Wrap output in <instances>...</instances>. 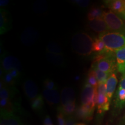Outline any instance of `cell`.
<instances>
[{"mask_svg":"<svg viewBox=\"0 0 125 125\" xmlns=\"http://www.w3.org/2000/svg\"><path fill=\"white\" fill-rule=\"evenodd\" d=\"M94 40L88 34L81 32L76 33L71 40L73 51L76 54L82 56H87L93 52Z\"/></svg>","mask_w":125,"mask_h":125,"instance_id":"cell-1","label":"cell"},{"mask_svg":"<svg viewBox=\"0 0 125 125\" xmlns=\"http://www.w3.org/2000/svg\"><path fill=\"white\" fill-rule=\"evenodd\" d=\"M92 64L101 71L108 74H113L117 70L115 53L103 52L101 53L96 54Z\"/></svg>","mask_w":125,"mask_h":125,"instance_id":"cell-2","label":"cell"},{"mask_svg":"<svg viewBox=\"0 0 125 125\" xmlns=\"http://www.w3.org/2000/svg\"><path fill=\"white\" fill-rule=\"evenodd\" d=\"M98 38L105 45L104 52H115L125 46V35L118 32H106L100 34Z\"/></svg>","mask_w":125,"mask_h":125,"instance_id":"cell-3","label":"cell"},{"mask_svg":"<svg viewBox=\"0 0 125 125\" xmlns=\"http://www.w3.org/2000/svg\"><path fill=\"white\" fill-rule=\"evenodd\" d=\"M97 96V121H100L105 112L109 109L111 103L108 99L106 92V83H98Z\"/></svg>","mask_w":125,"mask_h":125,"instance_id":"cell-4","label":"cell"},{"mask_svg":"<svg viewBox=\"0 0 125 125\" xmlns=\"http://www.w3.org/2000/svg\"><path fill=\"white\" fill-rule=\"evenodd\" d=\"M110 32H118L125 35V23L113 12L104 11L103 16Z\"/></svg>","mask_w":125,"mask_h":125,"instance_id":"cell-5","label":"cell"},{"mask_svg":"<svg viewBox=\"0 0 125 125\" xmlns=\"http://www.w3.org/2000/svg\"><path fill=\"white\" fill-rule=\"evenodd\" d=\"M124 108H125V76L121 77L118 87L114 96L112 115L114 116L118 115Z\"/></svg>","mask_w":125,"mask_h":125,"instance_id":"cell-6","label":"cell"},{"mask_svg":"<svg viewBox=\"0 0 125 125\" xmlns=\"http://www.w3.org/2000/svg\"><path fill=\"white\" fill-rule=\"evenodd\" d=\"M97 96V87H94L86 82L83 87L81 93V105H89L93 108H96Z\"/></svg>","mask_w":125,"mask_h":125,"instance_id":"cell-7","label":"cell"},{"mask_svg":"<svg viewBox=\"0 0 125 125\" xmlns=\"http://www.w3.org/2000/svg\"><path fill=\"white\" fill-rule=\"evenodd\" d=\"M17 69L21 71V65L17 57L4 53L1 56V76L2 74L9 73L12 70Z\"/></svg>","mask_w":125,"mask_h":125,"instance_id":"cell-8","label":"cell"},{"mask_svg":"<svg viewBox=\"0 0 125 125\" xmlns=\"http://www.w3.org/2000/svg\"><path fill=\"white\" fill-rule=\"evenodd\" d=\"M107 8L118 16L125 21V1L123 0H107L103 1Z\"/></svg>","mask_w":125,"mask_h":125,"instance_id":"cell-9","label":"cell"},{"mask_svg":"<svg viewBox=\"0 0 125 125\" xmlns=\"http://www.w3.org/2000/svg\"><path fill=\"white\" fill-rule=\"evenodd\" d=\"M0 111L10 112V113L22 114L23 109L20 104V100H0Z\"/></svg>","mask_w":125,"mask_h":125,"instance_id":"cell-10","label":"cell"},{"mask_svg":"<svg viewBox=\"0 0 125 125\" xmlns=\"http://www.w3.org/2000/svg\"><path fill=\"white\" fill-rule=\"evenodd\" d=\"M38 32L34 27H28L23 31L20 37L21 42L23 45L30 46L34 45L38 38Z\"/></svg>","mask_w":125,"mask_h":125,"instance_id":"cell-11","label":"cell"},{"mask_svg":"<svg viewBox=\"0 0 125 125\" xmlns=\"http://www.w3.org/2000/svg\"><path fill=\"white\" fill-rule=\"evenodd\" d=\"M12 16L9 11L4 8L0 9V34L2 35L12 29Z\"/></svg>","mask_w":125,"mask_h":125,"instance_id":"cell-12","label":"cell"},{"mask_svg":"<svg viewBox=\"0 0 125 125\" xmlns=\"http://www.w3.org/2000/svg\"><path fill=\"white\" fill-rule=\"evenodd\" d=\"M95 108L89 105H81L76 108L74 116L76 119L82 120L85 122H90L93 119Z\"/></svg>","mask_w":125,"mask_h":125,"instance_id":"cell-13","label":"cell"},{"mask_svg":"<svg viewBox=\"0 0 125 125\" xmlns=\"http://www.w3.org/2000/svg\"><path fill=\"white\" fill-rule=\"evenodd\" d=\"M0 100L5 99L9 100H19L17 96L18 91L16 86H9L6 85L2 81L0 83Z\"/></svg>","mask_w":125,"mask_h":125,"instance_id":"cell-14","label":"cell"},{"mask_svg":"<svg viewBox=\"0 0 125 125\" xmlns=\"http://www.w3.org/2000/svg\"><path fill=\"white\" fill-rule=\"evenodd\" d=\"M0 125H24L19 117L13 113L0 111Z\"/></svg>","mask_w":125,"mask_h":125,"instance_id":"cell-15","label":"cell"},{"mask_svg":"<svg viewBox=\"0 0 125 125\" xmlns=\"http://www.w3.org/2000/svg\"><path fill=\"white\" fill-rule=\"evenodd\" d=\"M23 92L25 96L30 102L38 96V88L34 81L27 79L23 85Z\"/></svg>","mask_w":125,"mask_h":125,"instance_id":"cell-16","label":"cell"},{"mask_svg":"<svg viewBox=\"0 0 125 125\" xmlns=\"http://www.w3.org/2000/svg\"><path fill=\"white\" fill-rule=\"evenodd\" d=\"M43 97L51 107H56L61 103V95L57 89H43Z\"/></svg>","mask_w":125,"mask_h":125,"instance_id":"cell-17","label":"cell"},{"mask_svg":"<svg viewBox=\"0 0 125 125\" xmlns=\"http://www.w3.org/2000/svg\"><path fill=\"white\" fill-rule=\"evenodd\" d=\"M118 80L117 78L116 73H114L111 75L108 78L106 82V92H107V96L109 103H111L112 97L114 92L115 91L117 83Z\"/></svg>","mask_w":125,"mask_h":125,"instance_id":"cell-18","label":"cell"},{"mask_svg":"<svg viewBox=\"0 0 125 125\" xmlns=\"http://www.w3.org/2000/svg\"><path fill=\"white\" fill-rule=\"evenodd\" d=\"M88 26L93 31L100 34L109 31L108 27L103 18L97 19L92 21H89Z\"/></svg>","mask_w":125,"mask_h":125,"instance_id":"cell-19","label":"cell"},{"mask_svg":"<svg viewBox=\"0 0 125 125\" xmlns=\"http://www.w3.org/2000/svg\"><path fill=\"white\" fill-rule=\"evenodd\" d=\"M60 105H65L68 103L75 102V93L71 87H65L61 92Z\"/></svg>","mask_w":125,"mask_h":125,"instance_id":"cell-20","label":"cell"},{"mask_svg":"<svg viewBox=\"0 0 125 125\" xmlns=\"http://www.w3.org/2000/svg\"><path fill=\"white\" fill-rule=\"evenodd\" d=\"M117 71L122 76H125V46L115 52Z\"/></svg>","mask_w":125,"mask_h":125,"instance_id":"cell-21","label":"cell"},{"mask_svg":"<svg viewBox=\"0 0 125 125\" xmlns=\"http://www.w3.org/2000/svg\"><path fill=\"white\" fill-rule=\"evenodd\" d=\"M46 58L50 63L56 67H64L65 65L64 58L61 54H53L46 52Z\"/></svg>","mask_w":125,"mask_h":125,"instance_id":"cell-22","label":"cell"},{"mask_svg":"<svg viewBox=\"0 0 125 125\" xmlns=\"http://www.w3.org/2000/svg\"><path fill=\"white\" fill-rule=\"evenodd\" d=\"M31 108L32 110L38 114H42L44 109V98L42 95L39 94L33 100L30 102Z\"/></svg>","mask_w":125,"mask_h":125,"instance_id":"cell-23","label":"cell"},{"mask_svg":"<svg viewBox=\"0 0 125 125\" xmlns=\"http://www.w3.org/2000/svg\"><path fill=\"white\" fill-rule=\"evenodd\" d=\"M76 109L75 102L68 103L65 105H59L57 107V111L62 112L66 118L74 115L76 111Z\"/></svg>","mask_w":125,"mask_h":125,"instance_id":"cell-24","label":"cell"},{"mask_svg":"<svg viewBox=\"0 0 125 125\" xmlns=\"http://www.w3.org/2000/svg\"><path fill=\"white\" fill-rule=\"evenodd\" d=\"M104 11L100 7H93L90 8L89 12L87 13V19L89 21L97 19L103 18Z\"/></svg>","mask_w":125,"mask_h":125,"instance_id":"cell-25","label":"cell"},{"mask_svg":"<svg viewBox=\"0 0 125 125\" xmlns=\"http://www.w3.org/2000/svg\"><path fill=\"white\" fill-rule=\"evenodd\" d=\"M48 4L43 0H38L35 1L34 4L33 10L35 13L41 15L44 14L48 10Z\"/></svg>","mask_w":125,"mask_h":125,"instance_id":"cell-26","label":"cell"},{"mask_svg":"<svg viewBox=\"0 0 125 125\" xmlns=\"http://www.w3.org/2000/svg\"><path fill=\"white\" fill-rule=\"evenodd\" d=\"M90 69L93 70V71L96 74V78L97 79V81L98 83H106L107 82L108 78L111 74H108V73H104L98 70L97 68L94 65L92 64L91 68Z\"/></svg>","mask_w":125,"mask_h":125,"instance_id":"cell-27","label":"cell"},{"mask_svg":"<svg viewBox=\"0 0 125 125\" xmlns=\"http://www.w3.org/2000/svg\"><path fill=\"white\" fill-rule=\"evenodd\" d=\"M105 50V45L100 39L97 38L94 40L92 51L96 54L103 53Z\"/></svg>","mask_w":125,"mask_h":125,"instance_id":"cell-28","label":"cell"},{"mask_svg":"<svg viewBox=\"0 0 125 125\" xmlns=\"http://www.w3.org/2000/svg\"><path fill=\"white\" fill-rule=\"evenodd\" d=\"M46 52L53 54L62 55V51L60 45L55 42H49L47 45Z\"/></svg>","mask_w":125,"mask_h":125,"instance_id":"cell-29","label":"cell"},{"mask_svg":"<svg viewBox=\"0 0 125 125\" xmlns=\"http://www.w3.org/2000/svg\"><path fill=\"white\" fill-rule=\"evenodd\" d=\"M2 78V80L1 81L5 84L6 85L9 86H15L16 84L17 83V82L15 81V79L13 78V76L11 75V74L9 73H5L2 76H1V78Z\"/></svg>","mask_w":125,"mask_h":125,"instance_id":"cell-30","label":"cell"},{"mask_svg":"<svg viewBox=\"0 0 125 125\" xmlns=\"http://www.w3.org/2000/svg\"><path fill=\"white\" fill-rule=\"evenodd\" d=\"M87 83H88L89 85L94 87H97L98 84L97 79L96 78L95 73L91 69H90L88 74H87Z\"/></svg>","mask_w":125,"mask_h":125,"instance_id":"cell-31","label":"cell"},{"mask_svg":"<svg viewBox=\"0 0 125 125\" xmlns=\"http://www.w3.org/2000/svg\"><path fill=\"white\" fill-rule=\"evenodd\" d=\"M43 86L45 89L47 90H54L57 89L55 82L49 78H46L43 81Z\"/></svg>","mask_w":125,"mask_h":125,"instance_id":"cell-32","label":"cell"},{"mask_svg":"<svg viewBox=\"0 0 125 125\" xmlns=\"http://www.w3.org/2000/svg\"><path fill=\"white\" fill-rule=\"evenodd\" d=\"M57 121L58 125H65L66 122V117L62 112L57 111Z\"/></svg>","mask_w":125,"mask_h":125,"instance_id":"cell-33","label":"cell"},{"mask_svg":"<svg viewBox=\"0 0 125 125\" xmlns=\"http://www.w3.org/2000/svg\"><path fill=\"white\" fill-rule=\"evenodd\" d=\"M73 3H74L77 5L78 7L81 8H86L89 5L90 1L89 0H75L72 1Z\"/></svg>","mask_w":125,"mask_h":125,"instance_id":"cell-34","label":"cell"},{"mask_svg":"<svg viewBox=\"0 0 125 125\" xmlns=\"http://www.w3.org/2000/svg\"><path fill=\"white\" fill-rule=\"evenodd\" d=\"M11 75L13 76V78L15 79V81H16L17 82L18 81H19L20 77H21V71H19V70H17V69H14L12 70V71H10V72H9Z\"/></svg>","mask_w":125,"mask_h":125,"instance_id":"cell-35","label":"cell"},{"mask_svg":"<svg viewBox=\"0 0 125 125\" xmlns=\"http://www.w3.org/2000/svg\"><path fill=\"white\" fill-rule=\"evenodd\" d=\"M76 119L74 115H73V116L67 117L65 125H74L76 123Z\"/></svg>","mask_w":125,"mask_h":125,"instance_id":"cell-36","label":"cell"},{"mask_svg":"<svg viewBox=\"0 0 125 125\" xmlns=\"http://www.w3.org/2000/svg\"><path fill=\"white\" fill-rule=\"evenodd\" d=\"M43 125H54L52 121L51 116L49 115H46L43 119Z\"/></svg>","mask_w":125,"mask_h":125,"instance_id":"cell-37","label":"cell"},{"mask_svg":"<svg viewBox=\"0 0 125 125\" xmlns=\"http://www.w3.org/2000/svg\"><path fill=\"white\" fill-rule=\"evenodd\" d=\"M116 125H125V112L123 114V116L121 117V119L119 120Z\"/></svg>","mask_w":125,"mask_h":125,"instance_id":"cell-38","label":"cell"},{"mask_svg":"<svg viewBox=\"0 0 125 125\" xmlns=\"http://www.w3.org/2000/svg\"><path fill=\"white\" fill-rule=\"evenodd\" d=\"M9 1L8 0H1L0 1V7H1V8H4V7L9 4Z\"/></svg>","mask_w":125,"mask_h":125,"instance_id":"cell-39","label":"cell"},{"mask_svg":"<svg viewBox=\"0 0 125 125\" xmlns=\"http://www.w3.org/2000/svg\"><path fill=\"white\" fill-rule=\"evenodd\" d=\"M74 125H87L86 123H82V122H79V123H76Z\"/></svg>","mask_w":125,"mask_h":125,"instance_id":"cell-40","label":"cell"}]
</instances>
